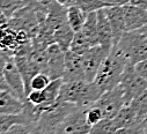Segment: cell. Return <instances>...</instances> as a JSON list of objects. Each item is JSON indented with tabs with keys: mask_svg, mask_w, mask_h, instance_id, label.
I'll return each mask as SVG.
<instances>
[{
	"mask_svg": "<svg viewBox=\"0 0 147 134\" xmlns=\"http://www.w3.org/2000/svg\"><path fill=\"white\" fill-rule=\"evenodd\" d=\"M129 105L134 110L138 118L141 121H145L147 119V89L137 96Z\"/></svg>",
	"mask_w": 147,
	"mask_h": 134,
	"instance_id": "obj_23",
	"label": "cell"
},
{
	"mask_svg": "<svg viewBox=\"0 0 147 134\" xmlns=\"http://www.w3.org/2000/svg\"><path fill=\"white\" fill-rule=\"evenodd\" d=\"M20 45L19 41V31L6 27L3 28V36H1V49L4 51H9L14 52L16 48Z\"/></svg>",
	"mask_w": 147,
	"mask_h": 134,
	"instance_id": "obj_20",
	"label": "cell"
},
{
	"mask_svg": "<svg viewBox=\"0 0 147 134\" xmlns=\"http://www.w3.org/2000/svg\"><path fill=\"white\" fill-rule=\"evenodd\" d=\"M102 95V91L94 82H87L85 80L68 82L63 81L58 100L88 109L95 104Z\"/></svg>",
	"mask_w": 147,
	"mask_h": 134,
	"instance_id": "obj_2",
	"label": "cell"
},
{
	"mask_svg": "<svg viewBox=\"0 0 147 134\" xmlns=\"http://www.w3.org/2000/svg\"><path fill=\"white\" fill-rule=\"evenodd\" d=\"M144 134H147V119L145 120V125H144Z\"/></svg>",
	"mask_w": 147,
	"mask_h": 134,
	"instance_id": "obj_39",
	"label": "cell"
},
{
	"mask_svg": "<svg viewBox=\"0 0 147 134\" xmlns=\"http://www.w3.org/2000/svg\"><path fill=\"white\" fill-rule=\"evenodd\" d=\"M126 31H137L147 24V11L136 5L129 4L123 6Z\"/></svg>",
	"mask_w": 147,
	"mask_h": 134,
	"instance_id": "obj_12",
	"label": "cell"
},
{
	"mask_svg": "<svg viewBox=\"0 0 147 134\" xmlns=\"http://www.w3.org/2000/svg\"><path fill=\"white\" fill-rule=\"evenodd\" d=\"M130 65L117 46H113L108 57L102 62L98 73L93 81L97 88L104 94L105 91L117 87L121 83L123 73Z\"/></svg>",
	"mask_w": 147,
	"mask_h": 134,
	"instance_id": "obj_1",
	"label": "cell"
},
{
	"mask_svg": "<svg viewBox=\"0 0 147 134\" xmlns=\"http://www.w3.org/2000/svg\"><path fill=\"white\" fill-rule=\"evenodd\" d=\"M65 52L58 44L53 43L47 49L48 54V72L51 80L63 79L65 68Z\"/></svg>",
	"mask_w": 147,
	"mask_h": 134,
	"instance_id": "obj_10",
	"label": "cell"
},
{
	"mask_svg": "<svg viewBox=\"0 0 147 134\" xmlns=\"http://www.w3.org/2000/svg\"><path fill=\"white\" fill-rule=\"evenodd\" d=\"M34 126H35V125H34ZM34 126L19 124V125H15V126L11 127V128H9L6 133H4V134H28V133L30 132V129H31Z\"/></svg>",
	"mask_w": 147,
	"mask_h": 134,
	"instance_id": "obj_32",
	"label": "cell"
},
{
	"mask_svg": "<svg viewBox=\"0 0 147 134\" xmlns=\"http://www.w3.org/2000/svg\"><path fill=\"white\" fill-rule=\"evenodd\" d=\"M134 67H136L137 72H138L140 75H142L144 78H146V79H147V59H145L144 61H141V62L137 64Z\"/></svg>",
	"mask_w": 147,
	"mask_h": 134,
	"instance_id": "obj_33",
	"label": "cell"
},
{
	"mask_svg": "<svg viewBox=\"0 0 147 134\" xmlns=\"http://www.w3.org/2000/svg\"><path fill=\"white\" fill-rule=\"evenodd\" d=\"M94 105L98 107L102 110L104 118H115L117 113L126 105L122 87L118 84L117 87L105 91L96 100Z\"/></svg>",
	"mask_w": 147,
	"mask_h": 134,
	"instance_id": "obj_8",
	"label": "cell"
},
{
	"mask_svg": "<svg viewBox=\"0 0 147 134\" xmlns=\"http://www.w3.org/2000/svg\"><path fill=\"white\" fill-rule=\"evenodd\" d=\"M92 48H94V46L90 44L88 38L85 36V34L80 30V31L76 32L74 38H73V41H72L69 50L73 51L74 53H77V54H79V56H82L84 53H86Z\"/></svg>",
	"mask_w": 147,
	"mask_h": 134,
	"instance_id": "obj_22",
	"label": "cell"
},
{
	"mask_svg": "<svg viewBox=\"0 0 147 134\" xmlns=\"http://www.w3.org/2000/svg\"><path fill=\"white\" fill-rule=\"evenodd\" d=\"M26 107L22 100L9 90H0V115H20Z\"/></svg>",
	"mask_w": 147,
	"mask_h": 134,
	"instance_id": "obj_13",
	"label": "cell"
},
{
	"mask_svg": "<svg viewBox=\"0 0 147 134\" xmlns=\"http://www.w3.org/2000/svg\"><path fill=\"white\" fill-rule=\"evenodd\" d=\"M114 45L122 52L130 66H136L147 59V37L138 30L126 31Z\"/></svg>",
	"mask_w": 147,
	"mask_h": 134,
	"instance_id": "obj_4",
	"label": "cell"
},
{
	"mask_svg": "<svg viewBox=\"0 0 147 134\" xmlns=\"http://www.w3.org/2000/svg\"><path fill=\"white\" fill-rule=\"evenodd\" d=\"M27 100L29 103L36 105V107H41L45 103V94L44 90H31L28 96Z\"/></svg>",
	"mask_w": 147,
	"mask_h": 134,
	"instance_id": "obj_30",
	"label": "cell"
},
{
	"mask_svg": "<svg viewBox=\"0 0 147 134\" xmlns=\"http://www.w3.org/2000/svg\"><path fill=\"white\" fill-rule=\"evenodd\" d=\"M109 3L113 6H125L131 4V0H109Z\"/></svg>",
	"mask_w": 147,
	"mask_h": 134,
	"instance_id": "obj_35",
	"label": "cell"
},
{
	"mask_svg": "<svg viewBox=\"0 0 147 134\" xmlns=\"http://www.w3.org/2000/svg\"><path fill=\"white\" fill-rule=\"evenodd\" d=\"M81 31L85 34V36L88 38V41L93 46L100 45L98 31H97V12H93L87 15V20Z\"/></svg>",
	"mask_w": 147,
	"mask_h": 134,
	"instance_id": "obj_17",
	"label": "cell"
},
{
	"mask_svg": "<svg viewBox=\"0 0 147 134\" xmlns=\"http://www.w3.org/2000/svg\"><path fill=\"white\" fill-rule=\"evenodd\" d=\"M76 31L71 28L68 23L61 25L58 28L53 34V41L56 44H58L64 51H68L72 44V41L74 38Z\"/></svg>",
	"mask_w": 147,
	"mask_h": 134,
	"instance_id": "obj_16",
	"label": "cell"
},
{
	"mask_svg": "<svg viewBox=\"0 0 147 134\" xmlns=\"http://www.w3.org/2000/svg\"><path fill=\"white\" fill-rule=\"evenodd\" d=\"M56 3V0H23V6H27L36 12L48 14Z\"/></svg>",
	"mask_w": 147,
	"mask_h": 134,
	"instance_id": "obj_26",
	"label": "cell"
},
{
	"mask_svg": "<svg viewBox=\"0 0 147 134\" xmlns=\"http://www.w3.org/2000/svg\"><path fill=\"white\" fill-rule=\"evenodd\" d=\"M138 31H139L140 34H142L144 36H146V37H147V24H146V25H145L142 29H140V30H138Z\"/></svg>",
	"mask_w": 147,
	"mask_h": 134,
	"instance_id": "obj_38",
	"label": "cell"
},
{
	"mask_svg": "<svg viewBox=\"0 0 147 134\" xmlns=\"http://www.w3.org/2000/svg\"><path fill=\"white\" fill-rule=\"evenodd\" d=\"M87 15L80 7L73 5L67 7V22L71 25V28L77 31H80L87 20Z\"/></svg>",
	"mask_w": 147,
	"mask_h": 134,
	"instance_id": "obj_18",
	"label": "cell"
},
{
	"mask_svg": "<svg viewBox=\"0 0 147 134\" xmlns=\"http://www.w3.org/2000/svg\"><path fill=\"white\" fill-rule=\"evenodd\" d=\"M28 134H47V132H45L38 124H36V125L30 129V132H29Z\"/></svg>",
	"mask_w": 147,
	"mask_h": 134,
	"instance_id": "obj_34",
	"label": "cell"
},
{
	"mask_svg": "<svg viewBox=\"0 0 147 134\" xmlns=\"http://www.w3.org/2000/svg\"><path fill=\"white\" fill-rule=\"evenodd\" d=\"M107 8V7H105ZM105 8H102L97 11V31H98V40L100 45L111 49L115 43L114 38V31L113 27L110 24V21L108 19Z\"/></svg>",
	"mask_w": 147,
	"mask_h": 134,
	"instance_id": "obj_14",
	"label": "cell"
},
{
	"mask_svg": "<svg viewBox=\"0 0 147 134\" xmlns=\"http://www.w3.org/2000/svg\"><path fill=\"white\" fill-rule=\"evenodd\" d=\"M105 12L110 21V24L113 27L114 38H115L114 44H116L126 32L124 9H123V6H109L105 8Z\"/></svg>",
	"mask_w": 147,
	"mask_h": 134,
	"instance_id": "obj_15",
	"label": "cell"
},
{
	"mask_svg": "<svg viewBox=\"0 0 147 134\" xmlns=\"http://www.w3.org/2000/svg\"><path fill=\"white\" fill-rule=\"evenodd\" d=\"M92 125L87 119V109L78 107L58 126L55 134H89Z\"/></svg>",
	"mask_w": 147,
	"mask_h": 134,
	"instance_id": "obj_6",
	"label": "cell"
},
{
	"mask_svg": "<svg viewBox=\"0 0 147 134\" xmlns=\"http://www.w3.org/2000/svg\"><path fill=\"white\" fill-rule=\"evenodd\" d=\"M0 6L1 13L11 19L20 8L23 7V0H0Z\"/></svg>",
	"mask_w": 147,
	"mask_h": 134,
	"instance_id": "obj_27",
	"label": "cell"
},
{
	"mask_svg": "<svg viewBox=\"0 0 147 134\" xmlns=\"http://www.w3.org/2000/svg\"><path fill=\"white\" fill-rule=\"evenodd\" d=\"M1 84L0 90H9L22 100H27L26 86L22 74L15 61V57L9 51L1 50Z\"/></svg>",
	"mask_w": 147,
	"mask_h": 134,
	"instance_id": "obj_3",
	"label": "cell"
},
{
	"mask_svg": "<svg viewBox=\"0 0 147 134\" xmlns=\"http://www.w3.org/2000/svg\"><path fill=\"white\" fill-rule=\"evenodd\" d=\"M118 129L114 118H104L100 123L92 126L89 134H114Z\"/></svg>",
	"mask_w": 147,
	"mask_h": 134,
	"instance_id": "obj_25",
	"label": "cell"
},
{
	"mask_svg": "<svg viewBox=\"0 0 147 134\" xmlns=\"http://www.w3.org/2000/svg\"><path fill=\"white\" fill-rule=\"evenodd\" d=\"M144 125H145V121L137 123L131 126L118 128L114 134H144Z\"/></svg>",
	"mask_w": 147,
	"mask_h": 134,
	"instance_id": "obj_31",
	"label": "cell"
},
{
	"mask_svg": "<svg viewBox=\"0 0 147 134\" xmlns=\"http://www.w3.org/2000/svg\"><path fill=\"white\" fill-rule=\"evenodd\" d=\"M56 1H57L59 5H61V6H65V7H69V6L76 5L77 0H56Z\"/></svg>",
	"mask_w": 147,
	"mask_h": 134,
	"instance_id": "obj_37",
	"label": "cell"
},
{
	"mask_svg": "<svg viewBox=\"0 0 147 134\" xmlns=\"http://www.w3.org/2000/svg\"><path fill=\"white\" fill-rule=\"evenodd\" d=\"M116 125L118 128H122V127H126V126H131L133 124H137V123H142L137 113L134 112V110L130 107V105H125L118 113L117 116L114 118Z\"/></svg>",
	"mask_w": 147,
	"mask_h": 134,
	"instance_id": "obj_19",
	"label": "cell"
},
{
	"mask_svg": "<svg viewBox=\"0 0 147 134\" xmlns=\"http://www.w3.org/2000/svg\"><path fill=\"white\" fill-rule=\"evenodd\" d=\"M110 50L111 49L104 48L102 45H97L89 49L86 53L81 56L84 72H85V80L87 82H93L95 80L100 67L104 61V59L108 57Z\"/></svg>",
	"mask_w": 147,
	"mask_h": 134,
	"instance_id": "obj_9",
	"label": "cell"
},
{
	"mask_svg": "<svg viewBox=\"0 0 147 134\" xmlns=\"http://www.w3.org/2000/svg\"><path fill=\"white\" fill-rule=\"evenodd\" d=\"M131 4L147 11V0H131Z\"/></svg>",
	"mask_w": 147,
	"mask_h": 134,
	"instance_id": "obj_36",
	"label": "cell"
},
{
	"mask_svg": "<svg viewBox=\"0 0 147 134\" xmlns=\"http://www.w3.org/2000/svg\"><path fill=\"white\" fill-rule=\"evenodd\" d=\"M79 80H85L82 58L81 56L68 50L65 52V68H64L63 81L68 82V81H79Z\"/></svg>",
	"mask_w": 147,
	"mask_h": 134,
	"instance_id": "obj_11",
	"label": "cell"
},
{
	"mask_svg": "<svg viewBox=\"0 0 147 134\" xmlns=\"http://www.w3.org/2000/svg\"><path fill=\"white\" fill-rule=\"evenodd\" d=\"M77 108V105L72 103L57 100L55 104L43 110L37 124L47 132V134H55L56 129L64 121V119Z\"/></svg>",
	"mask_w": 147,
	"mask_h": 134,
	"instance_id": "obj_5",
	"label": "cell"
},
{
	"mask_svg": "<svg viewBox=\"0 0 147 134\" xmlns=\"http://www.w3.org/2000/svg\"><path fill=\"white\" fill-rule=\"evenodd\" d=\"M76 6L80 7L86 14H89L113 5L108 3L107 0H77Z\"/></svg>",
	"mask_w": 147,
	"mask_h": 134,
	"instance_id": "obj_24",
	"label": "cell"
},
{
	"mask_svg": "<svg viewBox=\"0 0 147 134\" xmlns=\"http://www.w3.org/2000/svg\"><path fill=\"white\" fill-rule=\"evenodd\" d=\"M119 86L124 91L126 105L147 89V79L140 75L134 66H129L123 73Z\"/></svg>",
	"mask_w": 147,
	"mask_h": 134,
	"instance_id": "obj_7",
	"label": "cell"
},
{
	"mask_svg": "<svg viewBox=\"0 0 147 134\" xmlns=\"http://www.w3.org/2000/svg\"><path fill=\"white\" fill-rule=\"evenodd\" d=\"M87 119H88L89 124L93 126V125L100 123L102 119H104V115L98 107L93 105L87 109Z\"/></svg>",
	"mask_w": 147,
	"mask_h": 134,
	"instance_id": "obj_29",
	"label": "cell"
},
{
	"mask_svg": "<svg viewBox=\"0 0 147 134\" xmlns=\"http://www.w3.org/2000/svg\"><path fill=\"white\" fill-rule=\"evenodd\" d=\"M51 78L45 73H37L30 82V91L31 90H44L51 82Z\"/></svg>",
	"mask_w": 147,
	"mask_h": 134,
	"instance_id": "obj_28",
	"label": "cell"
},
{
	"mask_svg": "<svg viewBox=\"0 0 147 134\" xmlns=\"http://www.w3.org/2000/svg\"><path fill=\"white\" fill-rule=\"evenodd\" d=\"M23 124V125H30L27 117L21 112L20 115H1L0 116V133L4 134L6 133L11 127ZM34 126V125H30Z\"/></svg>",
	"mask_w": 147,
	"mask_h": 134,
	"instance_id": "obj_21",
	"label": "cell"
}]
</instances>
